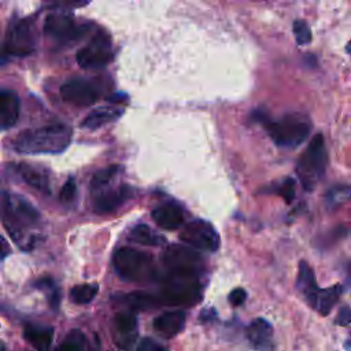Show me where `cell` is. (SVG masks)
Instances as JSON below:
<instances>
[{"instance_id":"obj_1","label":"cell","mask_w":351,"mask_h":351,"mask_svg":"<svg viewBox=\"0 0 351 351\" xmlns=\"http://www.w3.org/2000/svg\"><path fill=\"white\" fill-rule=\"evenodd\" d=\"M0 206L7 232L12 240L23 250L29 251L36 244V236L26 233L38 222V213L23 197L12 193H1Z\"/></svg>"},{"instance_id":"obj_2","label":"cell","mask_w":351,"mask_h":351,"mask_svg":"<svg viewBox=\"0 0 351 351\" xmlns=\"http://www.w3.org/2000/svg\"><path fill=\"white\" fill-rule=\"evenodd\" d=\"M71 140V129L63 123L25 130L14 140V149L21 154H60Z\"/></svg>"},{"instance_id":"obj_3","label":"cell","mask_w":351,"mask_h":351,"mask_svg":"<svg viewBox=\"0 0 351 351\" xmlns=\"http://www.w3.org/2000/svg\"><path fill=\"white\" fill-rule=\"evenodd\" d=\"M256 119L263 123L270 138L282 148H296L311 132V121L302 112L285 114L278 119H270L256 112Z\"/></svg>"},{"instance_id":"obj_4","label":"cell","mask_w":351,"mask_h":351,"mask_svg":"<svg viewBox=\"0 0 351 351\" xmlns=\"http://www.w3.org/2000/svg\"><path fill=\"white\" fill-rule=\"evenodd\" d=\"M202 285L195 271H169L158 293L160 304L191 306L200 300Z\"/></svg>"},{"instance_id":"obj_5","label":"cell","mask_w":351,"mask_h":351,"mask_svg":"<svg viewBox=\"0 0 351 351\" xmlns=\"http://www.w3.org/2000/svg\"><path fill=\"white\" fill-rule=\"evenodd\" d=\"M112 265L118 276L126 281L145 282L156 277V266L152 256L130 247L117 250Z\"/></svg>"},{"instance_id":"obj_6","label":"cell","mask_w":351,"mask_h":351,"mask_svg":"<svg viewBox=\"0 0 351 351\" xmlns=\"http://www.w3.org/2000/svg\"><path fill=\"white\" fill-rule=\"evenodd\" d=\"M328 165L325 140L321 133L315 134L296 163L298 177L306 191H311L321 181Z\"/></svg>"},{"instance_id":"obj_7","label":"cell","mask_w":351,"mask_h":351,"mask_svg":"<svg viewBox=\"0 0 351 351\" xmlns=\"http://www.w3.org/2000/svg\"><path fill=\"white\" fill-rule=\"evenodd\" d=\"M36 44L37 33L33 22L21 19L8 26L4 40V52L7 55L27 56L34 52Z\"/></svg>"},{"instance_id":"obj_8","label":"cell","mask_w":351,"mask_h":351,"mask_svg":"<svg viewBox=\"0 0 351 351\" xmlns=\"http://www.w3.org/2000/svg\"><path fill=\"white\" fill-rule=\"evenodd\" d=\"M180 239L191 248L208 252H215L221 244L218 232L204 219H193L186 223L180 233Z\"/></svg>"},{"instance_id":"obj_9","label":"cell","mask_w":351,"mask_h":351,"mask_svg":"<svg viewBox=\"0 0 351 351\" xmlns=\"http://www.w3.org/2000/svg\"><path fill=\"white\" fill-rule=\"evenodd\" d=\"M114 58L110 37L104 33L96 34L84 48L77 52V63L82 69H97L108 64Z\"/></svg>"},{"instance_id":"obj_10","label":"cell","mask_w":351,"mask_h":351,"mask_svg":"<svg viewBox=\"0 0 351 351\" xmlns=\"http://www.w3.org/2000/svg\"><path fill=\"white\" fill-rule=\"evenodd\" d=\"M163 265L169 271H195L202 266V256L193 248L184 244L169 245L162 255Z\"/></svg>"},{"instance_id":"obj_11","label":"cell","mask_w":351,"mask_h":351,"mask_svg":"<svg viewBox=\"0 0 351 351\" xmlns=\"http://www.w3.org/2000/svg\"><path fill=\"white\" fill-rule=\"evenodd\" d=\"M44 33L59 43H71L84 36L85 26L77 25L69 15L51 14L45 19Z\"/></svg>"},{"instance_id":"obj_12","label":"cell","mask_w":351,"mask_h":351,"mask_svg":"<svg viewBox=\"0 0 351 351\" xmlns=\"http://www.w3.org/2000/svg\"><path fill=\"white\" fill-rule=\"evenodd\" d=\"M60 95L64 101L77 107H88L93 104L99 97L96 86L82 78H73L66 81L60 88Z\"/></svg>"},{"instance_id":"obj_13","label":"cell","mask_w":351,"mask_h":351,"mask_svg":"<svg viewBox=\"0 0 351 351\" xmlns=\"http://www.w3.org/2000/svg\"><path fill=\"white\" fill-rule=\"evenodd\" d=\"M133 193L134 191L129 185H121L115 189L101 191L95 196L93 208L99 214L112 213L117 208H119L126 200H129L133 196Z\"/></svg>"},{"instance_id":"obj_14","label":"cell","mask_w":351,"mask_h":351,"mask_svg":"<svg viewBox=\"0 0 351 351\" xmlns=\"http://www.w3.org/2000/svg\"><path fill=\"white\" fill-rule=\"evenodd\" d=\"M151 215L154 222L165 230H177L184 225L182 210L173 203H165L158 206L152 210Z\"/></svg>"},{"instance_id":"obj_15","label":"cell","mask_w":351,"mask_h":351,"mask_svg":"<svg viewBox=\"0 0 351 351\" xmlns=\"http://www.w3.org/2000/svg\"><path fill=\"white\" fill-rule=\"evenodd\" d=\"M117 343L119 347L128 348L136 341L137 336V318L130 311H122L115 315L114 319Z\"/></svg>"},{"instance_id":"obj_16","label":"cell","mask_w":351,"mask_h":351,"mask_svg":"<svg viewBox=\"0 0 351 351\" xmlns=\"http://www.w3.org/2000/svg\"><path fill=\"white\" fill-rule=\"evenodd\" d=\"M296 287L299 289V292L303 295V298L306 299V302L314 307L315 300L319 295L321 288L317 284L315 276L313 269L308 266L307 262L300 261L299 262V270H298V278H296Z\"/></svg>"},{"instance_id":"obj_17","label":"cell","mask_w":351,"mask_h":351,"mask_svg":"<svg viewBox=\"0 0 351 351\" xmlns=\"http://www.w3.org/2000/svg\"><path fill=\"white\" fill-rule=\"evenodd\" d=\"M247 337L258 351H269L273 344V328L266 319L256 318L248 325Z\"/></svg>"},{"instance_id":"obj_18","label":"cell","mask_w":351,"mask_h":351,"mask_svg":"<svg viewBox=\"0 0 351 351\" xmlns=\"http://www.w3.org/2000/svg\"><path fill=\"white\" fill-rule=\"evenodd\" d=\"M185 313L181 310L167 311L154 319V329L165 337H173L184 329Z\"/></svg>"},{"instance_id":"obj_19","label":"cell","mask_w":351,"mask_h":351,"mask_svg":"<svg viewBox=\"0 0 351 351\" xmlns=\"http://www.w3.org/2000/svg\"><path fill=\"white\" fill-rule=\"evenodd\" d=\"M19 117V99L14 92H0V129L14 126Z\"/></svg>"},{"instance_id":"obj_20","label":"cell","mask_w":351,"mask_h":351,"mask_svg":"<svg viewBox=\"0 0 351 351\" xmlns=\"http://www.w3.org/2000/svg\"><path fill=\"white\" fill-rule=\"evenodd\" d=\"M18 174L21 176V178L29 184L32 188L40 191V192H45L49 193V178L48 174L45 173V170H43L41 167L37 166H32L27 163H18L15 166Z\"/></svg>"},{"instance_id":"obj_21","label":"cell","mask_w":351,"mask_h":351,"mask_svg":"<svg viewBox=\"0 0 351 351\" xmlns=\"http://www.w3.org/2000/svg\"><path fill=\"white\" fill-rule=\"evenodd\" d=\"M123 114L122 108L117 107H99L93 111H90L82 121L81 126L85 129H99L110 122L117 121Z\"/></svg>"},{"instance_id":"obj_22","label":"cell","mask_w":351,"mask_h":351,"mask_svg":"<svg viewBox=\"0 0 351 351\" xmlns=\"http://www.w3.org/2000/svg\"><path fill=\"white\" fill-rule=\"evenodd\" d=\"M26 341H29L36 350L47 351L52 344L53 329L51 326L41 325H26L23 330Z\"/></svg>"},{"instance_id":"obj_23","label":"cell","mask_w":351,"mask_h":351,"mask_svg":"<svg viewBox=\"0 0 351 351\" xmlns=\"http://www.w3.org/2000/svg\"><path fill=\"white\" fill-rule=\"evenodd\" d=\"M128 237L133 243L149 245V247H158V245L165 244V241H166V239L163 236H160L159 233H156L154 229H151L148 225H144V223L136 225L129 232Z\"/></svg>"},{"instance_id":"obj_24","label":"cell","mask_w":351,"mask_h":351,"mask_svg":"<svg viewBox=\"0 0 351 351\" xmlns=\"http://www.w3.org/2000/svg\"><path fill=\"white\" fill-rule=\"evenodd\" d=\"M341 291H343V288H341L340 284L332 285V287L325 288V289L321 288L319 295H318L313 308H315L322 315H328L330 313V310L333 308L335 303L339 300V298L341 295Z\"/></svg>"},{"instance_id":"obj_25","label":"cell","mask_w":351,"mask_h":351,"mask_svg":"<svg viewBox=\"0 0 351 351\" xmlns=\"http://www.w3.org/2000/svg\"><path fill=\"white\" fill-rule=\"evenodd\" d=\"M123 302L133 310H145L159 306L158 295H151L145 292H133L123 296Z\"/></svg>"},{"instance_id":"obj_26","label":"cell","mask_w":351,"mask_h":351,"mask_svg":"<svg viewBox=\"0 0 351 351\" xmlns=\"http://www.w3.org/2000/svg\"><path fill=\"white\" fill-rule=\"evenodd\" d=\"M119 166L112 165V166H107L99 171L95 173V176L90 180V191L93 193H100L119 173Z\"/></svg>"},{"instance_id":"obj_27","label":"cell","mask_w":351,"mask_h":351,"mask_svg":"<svg viewBox=\"0 0 351 351\" xmlns=\"http://www.w3.org/2000/svg\"><path fill=\"white\" fill-rule=\"evenodd\" d=\"M99 285L97 284H81L75 285L70 291V299L77 304H86L95 299L97 295Z\"/></svg>"},{"instance_id":"obj_28","label":"cell","mask_w":351,"mask_h":351,"mask_svg":"<svg viewBox=\"0 0 351 351\" xmlns=\"http://www.w3.org/2000/svg\"><path fill=\"white\" fill-rule=\"evenodd\" d=\"M86 346L85 336L81 330H70L56 351H84Z\"/></svg>"},{"instance_id":"obj_29","label":"cell","mask_w":351,"mask_h":351,"mask_svg":"<svg viewBox=\"0 0 351 351\" xmlns=\"http://www.w3.org/2000/svg\"><path fill=\"white\" fill-rule=\"evenodd\" d=\"M350 196H351V188L348 185H336L326 192L325 200L329 207H336L344 203L346 200H348Z\"/></svg>"},{"instance_id":"obj_30","label":"cell","mask_w":351,"mask_h":351,"mask_svg":"<svg viewBox=\"0 0 351 351\" xmlns=\"http://www.w3.org/2000/svg\"><path fill=\"white\" fill-rule=\"evenodd\" d=\"M292 29H293L295 40L299 45H306L311 41V30H310V26L304 21L296 19L292 25Z\"/></svg>"},{"instance_id":"obj_31","label":"cell","mask_w":351,"mask_h":351,"mask_svg":"<svg viewBox=\"0 0 351 351\" xmlns=\"http://www.w3.org/2000/svg\"><path fill=\"white\" fill-rule=\"evenodd\" d=\"M274 192L281 195L287 203H291L295 197V181L292 178L282 180L277 186H274Z\"/></svg>"},{"instance_id":"obj_32","label":"cell","mask_w":351,"mask_h":351,"mask_svg":"<svg viewBox=\"0 0 351 351\" xmlns=\"http://www.w3.org/2000/svg\"><path fill=\"white\" fill-rule=\"evenodd\" d=\"M77 195V184L73 178H69L59 192V200L62 203H71Z\"/></svg>"},{"instance_id":"obj_33","label":"cell","mask_w":351,"mask_h":351,"mask_svg":"<svg viewBox=\"0 0 351 351\" xmlns=\"http://www.w3.org/2000/svg\"><path fill=\"white\" fill-rule=\"evenodd\" d=\"M245 299H247V292L243 288L233 289L228 296V300L232 306H241L245 302Z\"/></svg>"},{"instance_id":"obj_34","label":"cell","mask_w":351,"mask_h":351,"mask_svg":"<svg viewBox=\"0 0 351 351\" xmlns=\"http://www.w3.org/2000/svg\"><path fill=\"white\" fill-rule=\"evenodd\" d=\"M336 324L341 325V326H347L351 324V307L348 306H343L336 317Z\"/></svg>"},{"instance_id":"obj_35","label":"cell","mask_w":351,"mask_h":351,"mask_svg":"<svg viewBox=\"0 0 351 351\" xmlns=\"http://www.w3.org/2000/svg\"><path fill=\"white\" fill-rule=\"evenodd\" d=\"M138 351H165V350H163V348H160V347H159V344L154 343L152 340L145 339V340L141 343V346H140Z\"/></svg>"},{"instance_id":"obj_36","label":"cell","mask_w":351,"mask_h":351,"mask_svg":"<svg viewBox=\"0 0 351 351\" xmlns=\"http://www.w3.org/2000/svg\"><path fill=\"white\" fill-rule=\"evenodd\" d=\"M11 254V247L8 244V241L0 236V261L7 258Z\"/></svg>"},{"instance_id":"obj_37","label":"cell","mask_w":351,"mask_h":351,"mask_svg":"<svg viewBox=\"0 0 351 351\" xmlns=\"http://www.w3.org/2000/svg\"><path fill=\"white\" fill-rule=\"evenodd\" d=\"M346 49H347V52L351 55V40L348 41V44H347V47H346Z\"/></svg>"},{"instance_id":"obj_38","label":"cell","mask_w":351,"mask_h":351,"mask_svg":"<svg viewBox=\"0 0 351 351\" xmlns=\"http://www.w3.org/2000/svg\"><path fill=\"white\" fill-rule=\"evenodd\" d=\"M0 351H7V350H5V346H4V343H3V341H0Z\"/></svg>"}]
</instances>
